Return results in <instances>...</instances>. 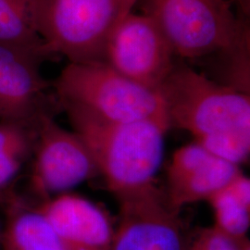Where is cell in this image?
I'll return each instance as SVG.
<instances>
[{
    "instance_id": "1",
    "label": "cell",
    "mask_w": 250,
    "mask_h": 250,
    "mask_svg": "<svg viewBox=\"0 0 250 250\" xmlns=\"http://www.w3.org/2000/svg\"><path fill=\"white\" fill-rule=\"evenodd\" d=\"M170 127L235 165L250 154V94L212 80L177 60L159 88Z\"/></svg>"
},
{
    "instance_id": "2",
    "label": "cell",
    "mask_w": 250,
    "mask_h": 250,
    "mask_svg": "<svg viewBox=\"0 0 250 250\" xmlns=\"http://www.w3.org/2000/svg\"><path fill=\"white\" fill-rule=\"evenodd\" d=\"M62 108L115 197L154 183L163 159L168 124L110 122L71 104H62Z\"/></svg>"
},
{
    "instance_id": "3",
    "label": "cell",
    "mask_w": 250,
    "mask_h": 250,
    "mask_svg": "<svg viewBox=\"0 0 250 250\" xmlns=\"http://www.w3.org/2000/svg\"><path fill=\"white\" fill-rule=\"evenodd\" d=\"M181 61H219L250 51V17L226 0H138Z\"/></svg>"
},
{
    "instance_id": "4",
    "label": "cell",
    "mask_w": 250,
    "mask_h": 250,
    "mask_svg": "<svg viewBox=\"0 0 250 250\" xmlns=\"http://www.w3.org/2000/svg\"><path fill=\"white\" fill-rule=\"evenodd\" d=\"M53 87L61 106L74 105L110 122L159 121L169 125L159 90L134 83L102 62L69 63Z\"/></svg>"
},
{
    "instance_id": "5",
    "label": "cell",
    "mask_w": 250,
    "mask_h": 250,
    "mask_svg": "<svg viewBox=\"0 0 250 250\" xmlns=\"http://www.w3.org/2000/svg\"><path fill=\"white\" fill-rule=\"evenodd\" d=\"M124 17L120 0H39L38 28L52 58L99 62L107 38Z\"/></svg>"
},
{
    "instance_id": "6",
    "label": "cell",
    "mask_w": 250,
    "mask_h": 250,
    "mask_svg": "<svg viewBox=\"0 0 250 250\" xmlns=\"http://www.w3.org/2000/svg\"><path fill=\"white\" fill-rule=\"evenodd\" d=\"M177 60L155 21L131 11L111 31L102 62L134 83L159 90Z\"/></svg>"
},
{
    "instance_id": "7",
    "label": "cell",
    "mask_w": 250,
    "mask_h": 250,
    "mask_svg": "<svg viewBox=\"0 0 250 250\" xmlns=\"http://www.w3.org/2000/svg\"><path fill=\"white\" fill-rule=\"evenodd\" d=\"M29 188L39 200L68 193L97 177L99 170L80 136L45 117L38 128Z\"/></svg>"
},
{
    "instance_id": "8",
    "label": "cell",
    "mask_w": 250,
    "mask_h": 250,
    "mask_svg": "<svg viewBox=\"0 0 250 250\" xmlns=\"http://www.w3.org/2000/svg\"><path fill=\"white\" fill-rule=\"evenodd\" d=\"M116 197L119 219L110 250H188L180 212L155 182Z\"/></svg>"
},
{
    "instance_id": "9",
    "label": "cell",
    "mask_w": 250,
    "mask_h": 250,
    "mask_svg": "<svg viewBox=\"0 0 250 250\" xmlns=\"http://www.w3.org/2000/svg\"><path fill=\"white\" fill-rule=\"evenodd\" d=\"M40 54L0 45V120L38 124L62 111L53 87L41 72Z\"/></svg>"
},
{
    "instance_id": "10",
    "label": "cell",
    "mask_w": 250,
    "mask_h": 250,
    "mask_svg": "<svg viewBox=\"0 0 250 250\" xmlns=\"http://www.w3.org/2000/svg\"><path fill=\"white\" fill-rule=\"evenodd\" d=\"M240 172L239 166L216 157L199 144H188L170 159L164 193L170 207L180 212L185 206L208 201Z\"/></svg>"
},
{
    "instance_id": "11",
    "label": "cell",
    "mask_w": 250,
    "mask_h": 250,
    "mask_svg": "<svg viewBox=\"0 0 250 250\" xmlns=\"http://www.w3.org/2000/svg\"><path fill=\"white\" fill-rule=\"evenodd\" d=\"M35 206L72 250H110L115 226L109 215L86 197L68 192Z\"/></svg>"
},
{
    "instance_id": "12",
    "label": "cell",
    "mask_w": 250,
    "mask_h": 250,
    "mask_svg": "<svg viewBox=\"0 0 250 250\" xmlns=\"http://www.w3.org/2000/svg\"><path fill=\"white\" fill-rule=\"evenodd\" d=\"M5 224L0 233L3 250H72L54 232L34 203L9 192Z\"/></svg>"
},
{
    "instance_id": "13",
    "label": "cell",
    "mask_w": 250,
    "mask_h": 250,
    "mask_svg": "<svg viewBox=\"0 0 250 250\" xmlns=\"http://www.w3.org/2000/svg\"><path fill=\"white\" fill-rule=\"evenodd\" d=\"M39 0H0V45L53 59L38 28Z\"/></svg>"
},
{
    "instance_id": "14",
    "label": "cell",
    "mask_w": 250,
    "mask_h": 250,
    "mask_svg": "<svg viewBox=\"0 0 250 250\" xmlns=\"http://www.w3.org/2000/svg\"><path fill=\"white\" fill-rule=\"evenodd\" d=\"M208 202L218 231L237 242L248 240L250 227V180L240 172Z\"/></svg>"
},
{
    "instance_id": "15",
    "label": "cell",
    "mask_w": 250,
    "mask_h": 250,
    "mask_svg": "<svg viewBox=\"0 0 250 250\" xmlns=\"http://www.w3.org/2000/svg\"><path fill=\"white\" fill-rule=\"evenodd\" d=\"M40 123L0 120V155L21 148H35Z\"/></svg>"
},
{
    "instance_id": "16",
    "label": "cell",
    "mask_w": 250,
    "mask_h": 250,
    "mask_svg": "<svg viewBox=\"0 0 250 250\" xmlns=\"http://www.w3.org/2000/svg\"><path fill=\"white\" fill-rule=\"evenodd\" d=\"M250 240L237 242L218 231L215 227L202 228L188 243V250H244Z\"/></svg>"
},
{
    "instance_id": "17",
    "label": "cell",
    "mask_w": 250,
    "mask_h": 250,
    "mask_svg": "<svg viewBox=\"0 0 250 250\" xmlns=\"http://www.w3.org/2000/svg\"><path fill=\"white\" fill-rule=\"evenodd\" d=\"M231 1L239 10L238 14H241L246 17H250V0H231Z\"/></svg>"
},
{
    "instance_id": "18",
    "label": "cell",
    "mask_w": 250,
    "mask_h": 250,
    "mask_svg": "<svg viewBox=\"0 0 250 250\" xmlns=\"http://www.w3.org/2000/svg\"><path fill=\"white\" fill-rule=\"evenodd\" d=\"M121 5H122V10H123V15L125 16L129 12L132 11V9L134 7V5L138 2V0H120Z\"/></svg>"
},
{
    "instance_id": "19",
    "label": "cell",
    "mask_w": 250,
    "mask_h": 250,
    "mask_svg": "<svg viewBox=\"0 0 250 250\" xmlns=\"http://www.w3.org/2000/svg\"><path fill=\"white\" fill-rule=\"evenodd\" d=\"M9 192H7L6 194H0V204L1 205H4L6 203L8 197H9Z\"/></svg>"
},
{
    "instance_id": "20",
    "label": "cell",
    "mask_w": 250,
    "mask_h": 250,
    "mask_svg": "<svg viewBox=\"0 0 250 250\" xmlns=\"http://www.w3.org/2000/svg\"><path fill=\"white\" fill-rule=\"evenodd\" d=\"M244 250H250V242H248L247 243V245L245 246V249H244Z\"/></svg>"
},
{
    "instance_id": "21",
    "label": "cell",
    "mask_w": 250,
    "mask_h": 250,
    "mask_svg": "<svg viewBox=\"0 0 250 250\" xmlns=\"http://www.w3.org/2000/svg\"><path fill=\"white\" fill-rule=\"evenodd\" d=\"M0 233H1V229H0Z\"/></svg>"
}]
</instances>
